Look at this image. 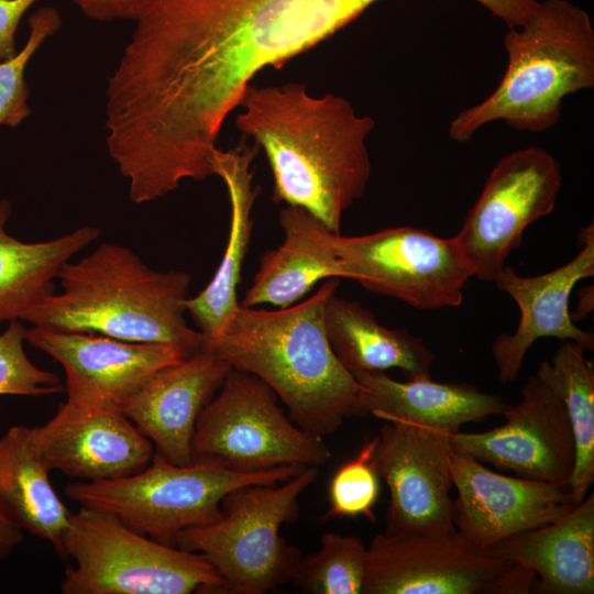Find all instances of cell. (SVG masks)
<instances>
[{"mask_svg": "<svg viewBox=\"0 0 594 594\" xmlns=\"http://www.w3.org/2000/svg\"><path fill=\"white\" fill-rule=\"evenodd\" d=\"M340 278L326 279L307 299L266 310L239 307L204 346L231 369L267 384L301 429L326 437L346 418L367 415L366 391L339 361L324 328V308Z\"/></svg>", "mask_w": 594, "mask_h": 594, "instance_id": "3957f363", "label": "cell"}, {"mask_svg": "<svg viewBox=\"0 0 594 594\" xmlns=\"http://www.w3.org/2000/svg\"><path fill=\"white\" fill-rule=\"evenodd\" d=\"M582 249L568 263L537 276L519 275L505 265L495 279L497 288L508 294L520 311L514 333H502L491 352L501 383L514 382L525 355L540 338L570 340L584 350L594 349V334L579 328L569 310L572 289L581 279L594 276V227L581 231Z\"/></svg>", "mask_w": 594, "mask_h": 594, "instance_id": "ac0fdd59", "label": "cell"}, {"mask_svg": "<svg viewBox=\"0 0 594 594\" xmlns=\"http://www.w3.org/2000/svg\"><path fill=\"white\" fill-rule=\"evenodd\" d=\"M32 429L48 469L80 480L135 474L154 454L153 443L114 407L66 400L52 419Z\"/></svg>", "mask_w": 594, "mask_h": 594, "instance_id": "e0dca14e", "label": "cell"}, {"mask_svg": "<svg viewBox=\"0 0 594 594\" xmlns=\"http://www.w3.org/2000/svg\"><path fill=\"white\" fill-rule=\"evenodd\" d=\"M88 18L100 22L135 21L147 0H70Z\"/></svg>", "mask_w": 594, "mask_h": 594, "instance_id": "1f68e13d", "label": "cell"}, {"mask_svg": "<svg viewBox=\"0 0 594 594\" xmlns=\"http://www.w3.org/2000/svg\"><path fill=\"white\" fill-rule=\"evenodd\" d=\"M38 0H0V62L19 52L15 32L23 14Z\"/></svg>", "mask_w": 594, "mask_h": 594, "instance_id": "d6a6232c", "label": "cell"}, {"mask_svg": "<svg viewBox=\"0 0 594 594\" xmlns=\"http://www.w3.org/2000/svg\"><path fill=\"white\" fill-rule=\"evenodd\" d=\"M26 328L11 320L0 333V396H48L65 388L53 372L33 364L24 351Z\"/></svg>", "mask_w": 594, "mask_h": 594, "instance_id": "4dcf8cb0", "label": "cell"}, {"mask_svg": "<svg viewBox=\"0 0 594 594\" xmlns=\"http://www.w3.org/2000/svg\"><path fill=\"white\" fill-rule=\"evenodd\" d=\"M535 574L458 529L377 534L367 547L362 594H528Z\"/></svg>", "mask_w": 594, "mask_h": 594, "instance_id": "30bf717a", "label": "cell"}, {"mask_svg": "<svg viewBox=\"0 0 594 594\" xmlns=\"http://www.w3.org/2000/svg\"><path fill=\"white\" fill-rule=\"evenodd\" d=\"M63 558L75 562L65 570L64 594L226 593L202 554L155 541L103 510L73 513Z\"/></svg>", "mask_w": 594, "mask_h": 594, "instance_id": "52a82bcc", "label": "cell"}, {"mask_svg": "<svg viewBox=\"0 0 594 594\" xmlns=\"http://www.w3.org/2000/svg\"><path fill=\"white\" fill-rule=\"evenodd\" d=\"M562 185L557 158L539 146L503 156L454 235L473 276L495 282L525 230L554 208Z\"/></svg>", "mask_w": 594, "mask_h": 594, "instance_id": "7c38bea8", "label": "cell"}, {"mask_svg": "<svg viewBox=\"0 0 594 594\" xmlns=\"http://www.w3.org/2000/svg\"><path fill=\"white\" fill-rule=\"evenodd\" d=\"M507 67L492 94L449 124V136L469 142L484 125L504 121L543 132L558 123L563 99L594 86V29L569 0L539 1L532 19L504 36Z\"/></svg>", "mask_w": 594, "mask_h": 594, "instance_id": "5b68a950", "label": "cell"}, {"mask_svg": "<svg viewBox=\"0 0 594 594\" xmlns=\"http://www.w3.org/2000/svg\"><path fill=\"white\" fill-rule=\"evenodd\" d=\"M375 442V437L364 441L355 457L334 473L329 486L330 507L323 520L358 516L373 520L372 509L380 495V476L372 463Z\"/></svg>", "mask_w": 594, "mask_h": 594, "instance_id": "f546056e", "label": "cell"}, {"mask_svg": "<svg viewBox=\"0 0 594 594\" xmlns=\"http://www.w3.org/2000/svg\"><path fill=\"white\" fill-rule=\"evenodd\" d=\"M11 211V201L0 199V323L23 321L54 293L63 265L100 237L98 228L82 226L51 240L24 242L7 232Z\"/></svg>", "mask_w": 594, "mask_h": 594, "instance_id": "484cf974", "label": "cell"}, {"mask_svg": "<svg viewBox=\"0 0 594 594\" xmlns=\"http://www.w3.org/2000/svg\"><path fill=\"white\" fill-rule=\"evenodd\" d=\"M234 123L263 148L273 200L300 207L340 233L344 211L362 197L371 177L366 139L375 122L343 97H312L307 86L250 84Z\"/></svg>", "mask_w": 594, "mask_h": 594, "instance_id": "7a4b0ae2", "label": "cell"}, {"mask_svg": "<svg viewBox=\"0 0 594 594\" xmlns=\"http://www.w3.org/2000/svg\"><path fill=\"white\" fill-rule=\"evenodd\" d=\"M341 278L419 309L458 307L473 270L454 237L395 227L334 239Z\"/></svg>", "mask_w": 594, "mask_h": 594, "instance_id": "8fae6325", "label": "cell"}, {"mask_svg": "<svg viewBox=\"0 0 594 594\" xmlns=\"http://www.w3.org/2000/svg\"><path fill=\"white\" fill-rule=\"evenodd\" d=\"M29 37L15 56L0 62V125L18 127L30 113L29 88L24 79L26 65L44 41L62 26L59 12L42 7L29 20Z\"/></svg>", "mask_w": 594, "mask_h": 594, "instance_id": "f1b7e54d", "label": "cell"}, {"mask_svg": "<svg viewBox=\"0 0 594 594\" xmlns=\"http://www.w3.org/2000/svg\"><path fill=\"white\" fill-rule=\"evenodd\" d=\"M22 541L21 529L0 510V559Z\"/></svg>", "mask_w": 594, "mask_h": 594, "instance_id": "836d02e7", "label": "cell"}, {"mask_svg": "<svg viewBox=\"0 0 594 594\" xmlns=\"http://www.w3.org/2000/svg\"><path fill=\"white\" fill-rule=\"evenodd\" d=\"M257 146L243 142L213 156V175L227 186L231 218L226 250L207 286L186 301V312L206 337L218 334L239 307L238 286L253 229L252 208L257 190L252 186L251 162Z\"/></svg>", "mask_w": 594, "mask_h": 594, "instance_id": "7402d4cb", "label": "cell"}, {"mask_svg": "<svg viewBox=\"0 0 594 594\" xmlns=\"http://www.w3.org/2000/svg\"><path fill=\"white\" fill-rule=\"evenodd\" d=\"M366 391L367 414L455 433L470 422L502 415L508 404L499 395L470 384L438 383L431 377L393 380L385 373L352 374Z\"/></svg>", "mask_w": 594, "mask_h": 594, "instance_id": "603a6c76", "label": "cell"}, {"mask_svg": "<svg viewBox=\"0 0 594 594\" xmlns=\"http://www.w3.org/2000/svg\"><path fill=\"white\" fill-rule=\"evenodd\" d=\"M230 371L226 361L202 344L153 375L122 411L156 452L176 465H189L197 419Z\"/></svg>", "mask_w": 594, "mask_h": 594, "instance_id": "d6986e66", "label": "cell"}, {"mask_svg": "<svg viewBox=\"0 0 594 594\" xmlns=\"http://www.w3.org/2000/svg\"><path fill=\"white\" fill-rule=\"evenodd\" d=\"M375 438L372 463L389 490L385 534L455 530L451 433L388 420Z\"/></svg>", "mask_w": 594, "mask_h": 594, "instance_id": "4fadbf2b", "label": "cell"}, {"mask_svg": "<svg viewBox=\"0 0 594 594\" xmlns=\"http://www.w3.org/2000/svg\"><path fill=\"white\" fill-rule=\"evenodd\" d=\"M502 426L482 432L451 435L453 449L481 462L531 479L569 487L575 444L564 405L558 393L536 374L509 405Z\"/></svg>", "mask_w": 594, "mask_h": 594, "instance_id": "5bb4252c", "label": "cell"}, {"mask_svg": "<svg viewBox=\"0 0 594 594\" xmlns=\"http://www.w3.org/2000/svg\"><path fill=\"white\" fill-rule=\"evenodd\" d=\"M536 375L560 396L572 429L575 462L569 490L580 503L594 482V369L584 349L562 340L550 361H542Z\"/></svg>", "mask_w": 594, "mask_h": 594, "instance_id": "4316f807", "label": "cell"}, {"mask_svg": "<svg viewBox=\"0 0 594 594\" xmlns=\"http://www.w3.org/2000/svg\"><path fill=\"white\" fill-rule=\"evenodd\" d=\"M191 454L239 472L319 468L331 455L321 437L292 422L267 384L233 369L197 419Z\"/></svg>", "mask_w": 594, "mask_h": 594, "instance_id": "9c48e42d", "label": "cell"}, {"mask_svg": "<svg viewBox=\"0 0 594 594\" xmlns=\"http://www.w3.org/2000/svg\"><path fill=\"white\" fill-rule=\"evenodd\" d=\"M375 0H147L106 89V144L144 204L213 175L224 120L280 68Z\"/></svg>", "mask_w": 594, "mask_h": 594, "instance_id": "6da1fadb", "label": "cell"}, {"mask_svg": "<svg viewBox=\"0 0 594 594\" xmlns=\"http://www.w3.org/2000/svg\"><path fill=\"white\" fill-rule=\"evenodd\" d=\"M25 340L62 365L67 402L121 410L153 375L193 353L175 344L130 342L42 326L26 329Z\"/></svg>", "mask_w": 594, "mask_h": 594, "instance_id": "9a60e30c", "label": "cell"}, {"mask_svg": "<svg viewBox=\"0 0 594 594\" xmlns=\"http://www.w3.org/2000/svg\"><path fill=\"white\" fill-rule=\"evenodd\" d=\"M450 471L458 492L455 529L486 550L512 535L556 521L576 505L569 487L494 472L457 449L450 454Z\"/></svg>", "mask_w": 594, "mask_h": 594, "instance_id": "2e32d148", "label": "cell"}, {"mask_svg": "<svg viewBox=\"0 0 594 594\" xmlns=\"http://www.w3.org/2000/svg\"><path fill=\"white\" fill-rule=\"evenodd\" d=\"M305 468L239 472L208 462L176 465L154 450L151 462L135 474L70 483L64 491L80 506L110 513L134 531L176 547L184 530L221 518L229 493L285 482Z\"/></svg>", "mask_w": 594, "mask_h": 594, "instance_id": "8992f818", "label": "cell"}, {"mask_svg": "<svg viewBox=\"0 0 594 594\" xmlns=\"http://www.w3.org/2000/svg\"><path fill=\"white\" fill-rule=\"evenodd\" d=\"M329 343L343 366L354 373L398 369L407 380L430 377L433 353L405 329L382 326L358 301L332 295L324 308Z\"/></svg>", "mask_w": 594, "mask_h": 594, "instance_id": "d4e9b609", "label": "cell"}, {"mask_svg": "<svg viewBox=\"0 0 594 594\" xmlns=\"http://www.w3.org/2000/svg\"><path fill=\"white\" fill-rule=\"evenodd\" d=\"M57 279L61 290L46 296L23 319L32 326L84 331L141 343L175 344L195 352L205 334L185 318L190 275L155 271L127 246L105 242Z\"/></svg>", "mask_w": 594, "mask_h": 594, "instance_id": "277c9868", "label": "cell"}, {"mask_svg": "<svg viewBox=\"0 0 594 594\" xmlns=\"http://www.w3.org/2000/svg\"><path fill=\"white\" fill-rule=\"evenodd\" d=\"M535 574L534 593H594V494L560 519L512 535L490 549Z\"/></svg>", "mask_w": 594, "mask_h": 594, "instance_id": "ffe728a7", "label": "cell"}, {"mask_svg": "<svg viewBox=\"0 0 594 594\" xmlns=\"http://www.w3.org/2000/svg\"><path fill=\"white\" fill-rule=\"evenodd\" d=\"M50 472L32 428L13 426L0 438V510L63 557L73 513L54 491Z\"/></svg>", "mask_w": 594, "mask_h": 594, "instance_id": "cb8c5ba5", "label": "cell"}, {"mask_svg": "<svg viewBox=\"0 0 594 594\" xmlns=\"http://www.w3.org/2000/svg\"><path fill=\"white\" fill-rule=\"evenodd\" d=\"M318 473L308 466L282 483L234 490L222 501L220 519L184 530L176 547L202 554L226 593L265 594L290 582L301 554L279 530L297 520L299 496Z\"/></svg>", "mask_w": 594, "mask_h": 594, "instance_id": "ba28073f", "label": "cell"}, {"mask_svg": "<svg viewBox=\"0 0 594 594\" xmlns=\"http://www.w3.org/2000/svg\"><path fill=\"white\" fill-rule=\"evenodd\" d=\"M279 224L284 241L263 254L253 283L240 304L243 307L287 308L299 302L319 282L341 279L334 250L339 233L296 206H286L279 211Z\"/></svg>", "mask_w": 594, "mask_h": 594, "instance_id": "44dd1931", "label": "cell"}, {"mask_svg": "<svg viewBox=\"0 0 594 594\" xmlns=\"http://www.w3.org/2000/svg\"><path fill=\"white\" fill-rule=\"evenodd\" d=\"M320 549L300 557L290 582L310 594H362L367 547L353 535L326 532Z\"/></svg>", "mask_w": 594, "mask_h": 594, "instance_id": "83f0119b", "label": "cell"}]
</instances>
